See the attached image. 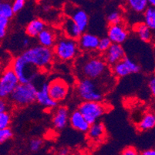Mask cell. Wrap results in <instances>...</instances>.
Here are the masks:
<instances>
[{"label": "cell", "instance_id": "cell-1", "mask_svg": "<svg viewBox=\"0 0 155 155\" xmlns=\"http://www.w3.org/2000/svg\"><path fill=\"white\" fill-rule=\"evenodd\" d=\"M77 60L76 69L80 80H96L107 71V63L100 57H84Z\"/></svg>", "mask_w": 155, "mask_h": 155}, {"label": "cell", "instance_id": "cell-2", "mask_svg": "<svg viewBox=\"0 0 155 155\" xmlns=\"http://www.w3.org/2000/svg\"><path fill=\"white\" fill-rule=\"evenodd\" d=\"M22 58L28 63L40 71L50 67L54 60V54L52 49L36 45L27 48L21 54Z\"/></svg>", "mask_w": 155, "mask_h": 155}, {"label": "cell", "instance_id": "cell-3", "mask_svg": "<svg viewBox=\"0 0 155 155\" xmlns=\"http://www.w3.org/2000/svg\"><path fill=\"white\" fill-rule=\"evenodd\" d=\"M53 52L56 58L62 61L67 62L77 58L80 49L77 40L62 36L56 39Z\"/></svg>", "mask_w": 155, "mask_h": 155}, {"label": "cell", "instance_id": "cell-4", "mask_svg": "<svg viewBox=\"0 0 155 155\" xmlns=\"http://www.w3.org/2000/svg\"><path fill=\"white\" fill-rule=\"evenodd\" d=\"M36 92L37 87L33 83L19 84L9 97L14 105L22 107L36 101Z\"/></svg>", "mask_w": 155, "mask_h": 155}, {"label": "cell", "instance_id": "cell-5", "mask_svg": "<svg viewBox=\"0 0 155 155\" xmlns=\"http://www.w3.org/2000/svg\"><path fill=\"white\" fill-rule=\"evenodd\" d=\"M10 67L17 77L19 84H22L33 82L39 72L38 69L28 63L21 55L14 58Z\"/></svg>", "mask_w": 155, "mask_h": 155}, {"label": "cell", "instance_id": "cell-6", "mask_svg": "<svg viewBox=\"0 0 155 155\" xmlns=\"http://www.w3.org/2000/svg\"><path fill=\"white\" fill-rule=\"evenodd\" d=\"M77 94L84 101L97 102L103 100L102 90L96 80L81 79L77 84Z\"/></svg>", "mask_w": 155, "mask_h": 155}, {"label": "cell", "instance_id": "cell-7", "mask_svg": "<svg viewBox=\"0 0 155 155\" xmlns=\"http://www.w3.org/2000/svg\"><path fill=\"white\" fill-rule=\"evenodd\" d=\"M77 110L82 114L90 125L96 123L98 120L107 112L108 107L101 101H83L79 105Z\"/></svg>", "mask_w": 155, "mask_h": 155}, {"label": "cell", "instance_id": "cell-8", "mask_svg": "<svg viewBox=\"0 0 155 155\" xmlns=\"http://www.w3.org/2000/svg\"><path fill=\"white\" fill-rule=\"evenodd\" d=\"M19 84L17 77L10 67L0 75V98L6 99Z\"/></svg>", "mask_w": 155, "mask_h": 155}, {"label": "cell", "instance_id": "cell-9", "mask_svg": "<svg viewBox=\"0 0 155 155\" xmlns=\"http://www.w3.org/2000/svg\"><path fill=\"white\" fill-rule=\"evenodd\" d=\"M64 10L67 16L70 17L75 22L80 30L84 33L87 29L89 24V16L87 12L73 4H67L65 5Z\"/></svg>", "mask_w": 155, "mask_h": 155}, {"label": "cell", "instance_id": "cell-10", "mask_svg": "<svg viewBox=\"0 0 155 155\" xmlns=\"http://www.w3.org/2000/svg\"><path fill=\"white\" fill-rule=\"evenodd\" d=\"M70 87L64 80L56 78L48 83V92L50 98L55 102L64 101L69 94Z\"/></svg>", "mask_w": 155, "mask_h": 155}, {"label": "cell", "instance_id": "cell-11", "mask_svg": "<svg viewBox=\"0 0 155 155\" xmlns=\"http://www.w3.org/2000/svg\"><path fill=\"white\" fill-rule=\"evenodd\" d=\"M107 38L114 44L121 45L128 37L127 28L122 22L119 24L110 25L107 29Z\"/></svg>", "mask_w": 155, "mask_h": 155}, {"label": "cell", "instance_id": "cell-12", "mask_svg": "<svg viewBox=\"0 0 155 155\" xmlns=\"http://www.w3.org/2000/svg\"><path fill=\"white\" fill-rule=\"evenodd\" d=\"M125 51L122 45L112 43L110 48L104 53V61L111 67L123 60L125 57Z\"/></svg>", "mask_w": 155, "mask_h": 155}, {"label": "cell", "instance_id": "cell-13", "mask_svg": "<svg viewBox=\"0 0 155 155\" xmlns=\"http://www.w3.org/2000/svg\"><path fill=\"white\" fill-rule=\"evenodd\" d=\"M87 137L94 143H101L106 139V127L102 122H96L90 126L87 132Z\"/></svg>", "mask_w": 155, "mask_h": 155}, {"label": "cell", "instance_id": "cell-14", "mask_svg": "<svg viewBox=\"0 0 155 155\" xmlns=\"http://www.w3.org/2000/svg\"><path fill=\"white\" fill-rule=\"evenodd\" d=\"M100 39L96 35L90 32H84L77 40L80 50L91 52L97 49Z\"/></svg>", "mask_w": 155, "mask_h": 155}, {"label": "cell", "instance_id": "cell-15", "mask_svg": "<svg viewBox=\"0 0 155 155\" xmlns=\"http://www.w3.org/2000/svg\"><path fill=\"white\" fill-rule=\"evenodd\" d=\"M36 101H37L40 105L46 109H53L58 105V103L55 102L50 98L48 92V83L46 82L43 83L41 87L37 89Z\"/></svg>", "mask_w": 155, "mask_h": 155}, {"label": "cell", "instance_id": "cell-16", "mask_svg": "<svg viewBox=\"0 0 155 155\" xmlns=\"http://www.w3.org/2000/svg\"><path fill=\"white\" fill-rule=\"evenodd\" d=\"M69 119H70V113L68 108L62 106L56 108L55 110L52 122L56 129L63 130L69 124Z\"/></svg>", "mask_w": 155, "mask_h": 155}, {"label": "cell", "instance_id": "cell-17", "mask_svg": "<svg viewBox=\"0 0 155 155\" xmlns=\"http://www.w3.org/2000/svg\"><path fill=\"white\" fill-rule=\"evenodd\" d=\"M62 30L63 32L64 36L69 39L78 40L80 36L82 35V32L80 30L76 23L68 16H65L62 22Z\"/></svg>", "mask_w": 155, "mask_h": 155}, {"label": "cell", "instance_id": "cell-18", "mask_svg": "<svg viewBox=\"0 0 155 155\" xmlns=\"http://www.w3.org/2000/svg\"><path fill=\"white\" fill-rule=\"evenodd\" d=\"M69 123L74 130L80 132H84V133L87 132L90 126H91L87 123L85 118L82 116V114H80L77 110L73 111L70 115Z\"/></svg>", "mask_w": 155, "mask_h": 155}, {"label": "cell", "instance_id": "cell-19", "mask_svg": "<svg viewBox=\"0 0 155 155\" xmlns=\"http://www.w3.org/2000/svg\"><path fill=\"white\" fill-rule=\"evenodd\" d=\"M46 23L43 19H33L27 24L25 32L29 38L37 37L39 33L46 29Z\"/></svg>", "mask_w": 155, "mask_h": 155}, {"label": "cell", "instance_id": "cell-20", "mask_svg": "<svg viewBox=\"0 0 155 155\" xmlns=\"http://www.w3.org/2000/svg\"><path fill=\"white\" fill-rule=\"evenodd\" d=\"M39 45L43 47L52 49L56 43V36L55 32L52 29H46L42 31L37 36Z\"/></svg>", "mask_w": 155, "mask_h": 155}, {"label": "cell", "instance_id": "cell-21", "mask_svg": "<svg viewBox=\"0 0 155 155\" xmlns=\"http://www.w3.org/2000/svg\"><path fill=\"white\" fill-rule=\"evenodd\" d=\"M134 29L142 41L145 43H149L151 41L153 34L150 29L144 24V22L137 23L134 27Z\"/></svg>", "mask_w": 155, "mask_h": 155}, {"label": "cell", "instance_id": "cell-22", "mask_svg": "<svg viewBox=\"0 0 155 155\" xmlns=\"http://www.w3.org/2000/svg\"><path fill=\"white\" fill-rule=\"evenodd\" d=\"M155 127V116L151 112L146 113L138 123L137 128L140 131H147Z\"/></svg>", "mask_w": 155, "mask_h": 155}, {"label": "cell", "instance_id": "cell-23", "mask_svg": "<svg viewBox=\"0 0 155 155\" xmlns=\"http://www.w3.org/2000/svg\"><path fill=\"white\" fill-rule=\"evenodd\" d=\"M144 24L150 30L155 29V9L154 7L148 6L143 12Z\"/></svg>", "mask_w": 155, "mask_h": 155}, {"label": "cell", "instance_id": "cell-24", "mask_svg": "<svg viewBox=\"0 0 155 155\" xmlns=\"http://www.w3.org/2000/svg\"><path fill=\"white\" fill-rule=\"evenodd\" d=\"M113 73L117 77H125L131 73L124 60H121L113 66Z\"/></svg>", "mask_w": 155, "mask_h": 155}, {"label": "cell", "instance_id": "cell-25", "mask_svg": "<svg viewBox=\"0 0 155 155\" xmlns=\"http://www.w3.org/2000/svg\"><path fill=\"white\" fill-rule=\"evenodd\" d=\"M12 3L7 1H1L0 2V17L6 19H10L13 17Z\"/></svg>", "mask_w": 155, "mask_h": 155}, {"label": "cell", "instance_id": "cell-26", "mask_svg": "<svg viewBox=\"0 0 155 155\" xmlns=\"http://www.w3.org/2000/svg\"><path fill=\"white\" fill-rule=\"evenodd\" d=\"M128 5L136 12H143L148 7L147 0H129Z\"/></svg>", "mask_w": 155, "mask_h": 155}, {"label": "cell", "instance_id": "cell-27", "mask_svg": "<svg viewBox=\"0 0 155 155\" xmlns=\"http://www.w3.org/2000/svg\"><path fill=\"white\" fill-rule=\"evenodd\" d=\"M12 122V115L9 112L0 113V129L9 128Z\"/></svg>", "mask_w": 155, "mask_h": 155}, {"label": "cell", "instance_id": "cell-28", "mask_svg": "<svg viewBox=\"0 0 155 155\" xmlns=\"http://www.w3.org/2000/svg\"><path fill=\"white\" fill-rule=\"evenodd\" d=\"M123 60L131 73H137L140 70V65L137 64L136 62L134 61L132 59H130L128 56H125Z\"/></svg>", "mask_w": 155, "mask_h": 155}, {"label": "cell", "instance_id": "cell-29", "mask_svg": "<svg viewBox=\"0 0 155 155\" xmlns=\"http://www.w3.org/2000/svg\"><path fill=\"white\" fill-rule=\"evenodd\" d=\"M107 19L110 25L119 24L122 22V16L118 11H113V12H110L109 15L107 17Z\"/></svg>", "mask_w": 155, "mask_h": 155}, {"label": "cell", "instance_id": "cell-30", "mask_svg": "<svg viewBox=\"0 0 155 155\" xmlns=\"http://www.w3.org/2000/svg\"><path fill=\"white\" fill-rule=\"evenodd\" d=\"M9 19L0 17V41H2V39H5V37L6 36L7 32H8V28H9Z\"/></svg>", "mask_w": 155, "mask_h": 155}, {"label": "cell", "instance_id": "cell-31", "mask_svg": "<svg viewBox=\"0 0 155 155\" xmlns=\"http://www.w3.org/2000/svg\"><path fill=\"white\" fill-rule=\"evenodd\" d=\"M13 137V132L10 127L0 129V144L5 143Z\"/></svg>", "mask_w": 155, "mask_h": 155}, {"label": "cell", "instance_id": "cell-32", "mask_svg": "<svg viewBox=\"0 0 155 155\" xmlns=\"http://www.w3.org/2000/svg\"><path fill=\"white\" fill-rule=\"evenodd\" d=\"M111 44L112 43L107 37H104L102 39H100L97 50L101 53H105L109 49Z\"/></svg>", "mask_w": 155, "mask_h": 155}, {"label": "cell", "instance_id": "cell-33", "mask_svg": "<svg viewBox=\"0 0 155 155\" xmlns=\"http://www.w3.org/2000/svg\"><path fill=\"white\" fill-rule=\"evenodd\" d=\"M43 146V140L40 138H32L29 142V149L31 151L36 152L41 148Z\"/></svg>", "mask_w": 155, "mask_h": 155}, {"label": "cell", "instance_id": "cell-34", "mask_svg": "<svg viewBox=\"0 0 155 155\" xmlns=\"http://www.w3.org/2000/svg\"><path fill=\"white\" fill-rule=\"evenodd\" d=\"M25 5H26L25 0H15V1H13L12 3V9L13 13L15 14L20 12L24 8Z\"/></svg>", "mask_w": 155, "mask_h": 155}, {"label": "cell", "instance_id": "cell-35", "mask_svg": "<svg viewBox=\"0 0 155 155\" xmlns=\"http://www.w3.org/2000/svg\"><path fill=\"white\" fill-rule=\"evenodd\" d=\"M120 155H139V153L134 147L128 146L122 150Z\"/></svg>", "mask_w": 155, "mask_h": 155}, {"label": "cell", "instance_id": "cell-36", "mask_svg": "<svg viewBox=\"0 0 155 155\" xmlns=\"http://www.w3.org/2000/svg\"><path fill=\"white\" fill-rule=\"evenodd\" d=\"M9 108V103L5 101V99L0 98V113L8 112Z\"/></svg>", "mask_w": 155, "mask_h": 155}, {"label": "cell", "instance_id": "cell-37", "mask_svg": "<svg viewBox=\"0 0 155 155\" xmlns=\"http://www.w3.org/2000/svg\"><path fill=\"white\" fill-rule=\"evenodd\" d=\"M148 87L150 91L153 96L155 95V77H150L148 82Z\"/></svg>", "mask_w": 155, "mask_h": 155}, {"label": "cell", "instance_id": "cell-38", "mask_svg": "<svg viewBox=\"0 0 155 155\" xmlns=\"http://www.w3.org/2000/svg\"><path fill=\"white\" fill-rule=\"evenodd\" d=\"M56 155H70V149L67 147H62L56 153Z\"/></svg>", "mask_w": 155, "mask_h": 155}, {"label": "cell", "instance_id": "cell-39", "mask_svg": "<svg viewBox=\"0 0 155 155\" xmlns=\"http://www.w3.org/2000/svg\"><path fill=\"white\" fill-rule=\"evenodd\" d=\"M140 155H155L154 149H147L141 152Z\"/></svg>", "mask_w": 155, "mask_h": 155}, {"label": "cell", "instance_id": "cell-40", "mask_svg": "<svg viewBox=\"0 0 155 155\" xmlns=\"http://www.w3.org/2000/svg\"><path fill=\"white\" fill-rule=\"evenodd\" d=\"M29 43H30V39L29 37H25L22 39V45L23 47H28L29 48Z\"/></svg>", "mask_w": 155, "mask_h": 155}, {"label": "cell", "instance_id": "cell-41", "mask_svg": "<svg viewBox=\"0 0 155 155\" xmlns=\"http://www.w3.org/2000/svg\"><path fill=\"white\" fill-rule=\"evenodd\" d=\"M147 5H148V6L154 7L155 6V1L154 0H147Z\"/></svg>", "mask_w": 155, "mask_h": 155}, {"label": "cell", "instance_id": "cell-42", "mask_svg": "<svg viewBox=\"0 0 155 155\" xmlns=\"http://www.w3.org/2000/svg\"><path fill=\"white\" fill-rule=\"evenodd\" d=\"M73 155H88V154H87V153H76Z\"/></svg>", "mask_w": 155, "mask_h": 155}, {"label": "cell", "instance_id": "cell-43", "mask_svg": "<svg viewBox=\"0 0 155 155\" xmlns=\"http://www.w3.org/2000/svg\"><path fill=\"white\" fill-rule=\"evenodd\" d=\"M0 2H1V1H0Z\"/></svg>", "mask_w": 155, "mask_h": 155}]
</instances>
